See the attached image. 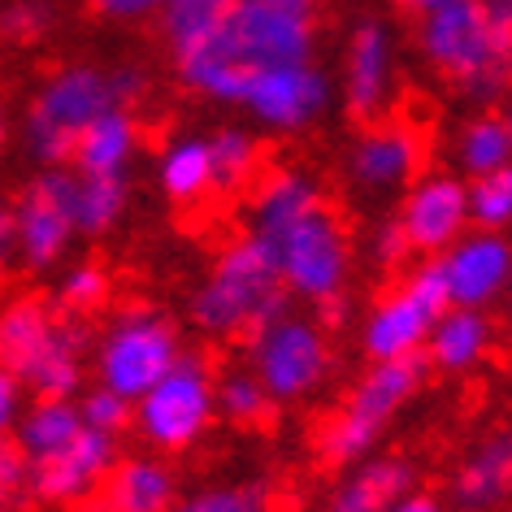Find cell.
Wrapping results in <instances>:
<instances>
[{
	"instance_id": "obj_47",
	"label": "cell",
	"mask_w": 512,
	"mask_h": 512,
	"mask_svg": "<svg viewBox=\"0 0 512 512\" xmlns=\"http://www.w3.org/2000/svg\"><path fill=\"white\" fill-rule=\"evenodd\" d=\"M395 5H400L404 14H413V18H417V14H426V9H439L443 0H395Z\"/></svg>"
},
{
	"instance_id": "obj_32",
	"label": "cell",
	"mask_w": 512,
	"mask_h": 512,
	"mask_svg": "<svg viewBox=\"0 0 512 512\" xmlns=\"http://www.w3.org/2000/svg\"><path fill=\"white\" fill-rule=\"evenodd\" d=\"M170 512H278L274 508V486L265 478H243V482H213L191 495H178Z\"/></svg>"
},
{
	"instance_id": "obj_11",
	"label": "cell",
	"mask_w": 512,
	"mask_h": 512,
	"mask_svg": "<svg viewBox=\"0 0 512 512\" xmlns=\"http://www.w3.org/2000/svg\"><path fill=\"white\" fill-rule=\"evenodd\" d=\"M14 226H18V265L35 278L57 274L70 256L74 239V170H40L14 196Z\"/></svg>"
},
{
	"instance_id": "obj_45",
	"label": "cell",
	"mask_w": 512,
	"mask_h": 512,
	"mask_svg": "<svg viewBox=\"0 0 512 512\" xmlns=\"http://www.w3.org/2000/svg\"><path fill=\"white\" fill-rule=\"evenodd\" d=\"M482 18L491 22L495 35H504V40H512V0H478Z\"/></svg>"
},
{
	"instance_id": "obj_29",
	"label": "cell",
	"mask_w": 512,
	"mask_h": 512,
	"mask_svg": "<svg viewBox=\"0 0 512 512\" xmlns=\"http://www.w3.org/2000/svg\"><path fill=\"white\" fill-rule=\"evenodd\" d=\"M131 209V178L74 174V230L79 239H105Z\"/></svg>"
},
{
	"instance_id": "obj_23",
	"label": "cell",
	"mask_w": 512,
	"mask_h": 512,
	"mask_svg": "<svg viewBox=\"0 0 512 512\" xmlns=\"http://www.w3.org/2000/svg\"><path fill=\"white\" fill-rule=\"evenodd\" d=\"M434 317L421 309V304L408 296L404 287L387 291V296L374 300V309L365 313L361 322V352L365 361H408V356H421L426 348Z\"/></svg>"
},
{
	"instance_id": "obj_17",
	"label": "cell",
	"mask_w": 512,
	"mask_h": 512,
	"mask_svg": "<svg viewBox=\"0 0 512 512\" xmlns=\"http://www.w3.org/2000/svg\"><path fill=\"white\" fill-rule=\"evenodd\" d=\"M447 296L456 309H495L512 283V243L504 230H465L452 248L439 252Z\"/></svg>"
},
{
	"instance_id": "obj_43",
	"label": "cell",
	"mask_w": 512,
	"mask_h": 512,
	"mask_svg": "<svg viewBox=\"0 0 512 512\" xmlns=\"http://www.w3.org/2000/svg\"><path fill=\"white\" fill-rule=\"evenodd\" d=\"M18 265V226H14V200L0 196V274Z\"/></svg>"
},
{
	"instance_id": "obj_46",
	"label": "cell",
	"mask_w": 512,
	"mask_h": 512,
	"mask_svg": "<svg viewBox=\"0 0 512 512\" xmlns=\"http://www.w3.org/2000/svg\"><path fill=\"white\" fill-rule=\"evenodd\" d=\"M261 5L291 9V14H313V18H317V5H322V0H261Z\"/></svg>"
},
{
	"instance_id": "obj_40",
	"label": "cell",
	"mask_w": 512,
	"mask_h": 512,
	"mask_svg": "<svg viewBox=\"0 0 512 512\" xmlns=\"http://www.w3.org/2000/svg\"><path fill=\"white\" fill-rule=\"evenodd\" d=\"M109 74V96H113V105L118 109H135L139 100H148V70L144 66H135V61H122V66H113L105 70Z\"/></svg>"
},
{
	"instance_id": "obj_15",
	"label": "cell",
	"mask_w": 512,
	"mask_h": 512,
	"mask_svg": "<svg viewBox=\"0 0 512 512\" xmlns=\"http://www.w3.org/2000/svg\"><path fill=\"white\" fill-rule=\"evenodd\" d=\"M395 79H400V48H395L391 22L361 18L343 44V74L335 96L356 122H374L391 109Z\"/></svg>"
},
{
	"instance_id": "obj_49",
	"label": "cell",
	"mask_w": 512,
	"mask_h": 512,
	"mask_svg": "<svg viewBox=\"0 0 512 512\" xmlns=\"http://www.w3.org/2000/svg\"><path fill=\"white\" fill-rule=\"evenodd\" d=\"M70 512H83V508H70Z\"/></svg>"
},
{
	"instance_id": "obj_2",
	"label": "cell",
	"mask_w": 512,
	"mask_h": 512,
	"mask_svg": "<svg viewBox=\"0 0 512 512\" xmlns=\"http://www.w3.org/2000/svg\"><path fill=\"white\" fill-rule=\"evenodd\" d=\"M287 291L278 283V265L265 239L243 230L226 248H217L213 265L187 296V326L209 343H235L274 313L287 309Z\"/></svg>"
},
{
	"instance_id": "obj_19",
	"label": "cell",
	"mask_w": 512,
	"mask_h": 512,
	"mask_svg": "<svg viewBox=\"0 0 512 512\" xmlns=\"http://www.w3.org/2000/svg\"><path fill=\"white\" fill-rule=\"evenodd\" d=\"M317 209H326V187L322 178L300 170V165H265L256 174V183L248 187V204H243V217H248V235L256 239H274L283 235L287 226H296L300 217H309Z\"/></svg>"
},
{
	"instance_id": "obj_28",
	"label": "cell",
	"mask_w": 512,
	"mask_h": 512,
	"mask_svg": "<svg viewBox=\"0 0 512 512\" xmlns=\"http://www.w3.org/2000/svg\"><path fill=\"white\" fill-rule=\"evenodd\" d=\"M79 430H83V417H79V404L74 400H61V395H31L9 434H14L18 452L27 456V465H31V460L66 447Z\"/></svg>"
},
{
	"instance_id": "obj_33",
	"label": "cell",
	"mask_w": 512,
	"mask_h": 512,
	"mask_svg": "<svg viewBox=\"0 0 512 512\" xmlns=\"http://www.w3.org/2000/svg\"><path fill=\"white\" fill-rule=\"evenodd\" d=\"M109 300H113V274L100 261H79V265H70V270L57 278V300L53 304L66 317L87 322V317L105 313Z\"/></svg>"
},
{
	"instance_id": "obj_27",
	"label": "cell",
	"mask_w": 512,
	"mask_h": 512,
	"mask_svg": "<svg viewBox=\"0 0 512 512\" xmlns=\"http://www.w3.org/2000/svg\"><path fill=\"white\" fill-rule=\"evenodd\" d=\"M209 161H213V196H243L256 174L265 170V139L248 122H226L209 131Z\"/></svg>"
},
{
	"instance_id": "obj_9",
	"label": "cell",
	"mask_w": 512,
	"mask_h": 512,
	"mask_svg": "<svg viewBox=\"0 0 512 512\" xmlns=\"http://www.w3.org/2000/svg\"><path fill=\"white\" fill-rule=\"evenodd\" d=\"M105 109H113L105 70L92 66V61L61 66L57 74H48L40 83V92L31 96L27 113H22V148H27V157L40 170L70 165L79 135Z\"/></svg>"
},
{
	"instance_id": "obj_4",
	"label": "cell",
	"mask_w": 512,
	"mask_h": 512,
	"mask_svg": "<svg viewBox=\"0 0 512 512\" xmlns=\"http://www.w3.org/2000/svg\"><path fill=\"white\" fill-rule=\"evenodd\" d=\"M417 53L478 109H495L508 92L512 40L491 31L478 0H443L439 9L417 14Z\"/></svg>"
},
{
	"instance_id": "obj_5",
	"label": "cell",
	"mask_w": 512,
	"mask_h": 512,
	"mask_svg": "<svg viewBox=\"0 0 512 512\" xmlns=\"http://www.w3.org/2000/svg\"><path fill=\"white\" fill-rule=\"evenodd\" d=\"M426 387V361L408 356V361H369V369L352 382L343 404L322 421L317 430V456L330 469H348L369 452H378L400 413L417 400Z\"/></svg>"
},
{
	"instance_id": "obj_13",
	"label": "cell",
	"mask_w": 512,
	"mask_h": 512,
	"mask_svg": "<svg viewBox=\"0 0 512 512\" xmlns=\"http://www.w3.org/2000/svg\"><path fill=\"white\" fill-rule=\"evenodd\" d=\"M343 174L369 200L400 196L417 174H426V135L400 118L365 122L343 152Z\"/></svg>"
},
{
	"instance_id": "obj_39",
	"label": "cell",
	"mask_w": 512,
	"mask_h": 512,
	"mask_svg": "<svg viewBox=\"0 0 512 512\" xmlns=\"http://www.w3.org/2000/svg\"><path fill=\"white\" fill-rule=\"evenodd\" d=\"M365 252H369V261H374L378 270H387V274H400L404 265L413 261V248H408V239H404V230H400L395 217H382V222L369 230Z\"/></svg>"
},
{
	"instance_id": "obj_37",
	"label": "cell",
	"mask_w": 512,
	"mask_h": 512,
	"mask_svg": "<svg viewBox=\"0 0 512 512\" xmlns=\"http://www.w3.org/2000/svg\"><path fill=\"white\" fill-rule=\"evenodd\" d=\"M53 22H57V9L48 5V0H14V5L0 9V35H5L9 44L44 40Z\"/></svg>"
},
{
	"instance_id": "obj_3",
	"label": "cell",
	"mask_w": 512,
	"mask_h": 512,
	"mask_svg": "<svg viewBox=\"0 0 512 512\" xmlns=\"http://www.w3.org/2000/svg\"><path fill=\"white\" fill-rule=\"evenodd\" d=\"M92 330L40 296H18L0 309V365L27 395L74 400L87 387Z\"/></svg>"
},
{
	"instance_id": "obj_16",
	"label": "cell",
	"mask_w": 512,
	"mask_h": 512,
	"mask_svg": "<svg viewBox=\"0 0 512 512\" xmlns=\"http://www.w3.org/2000/svg\"><path fill=\"white\" fill-rule=\"evenodd\" d=\"M400 222L413 256H439L469 230L465 178L456 170H426L400 191Z\"/></svg>"
},
{
	"instance_id": "obj_1",
	"label": "cell",
	"mask_w": 512,
	"mask_h": 512,
	"mask_svg": "<svg viewBox=\"0 0 512 512\" xmlns=\"http://www.w3.org/2000/svg\"><path fill=\"white\" fill-rule=\"evenodd\" d=\"M300 61H317L313 14H291V9H274L261 0H235L200 44L174 57V74L200 100L239 109L243 87L261 70L300 66Z\"/></svg>"
},
{
	"instance_id": "obj_14",
	"label": "cell",
	"mask_w": 512,
	"mask_h": 512,
	"mask_svg": "<svg viewBox=\"0 0 512 512\" xmlns=\"http://www.w3.org/2000/svg\"><path fill=\"white\" fill-rule=\"evenodd\" d=\"M118 456L122 452H118V439H113V434L83 426L66 447H57V452H48V456L27 465L31 504L61 508V512L92 504Z\"/></svg>"
},
{
	"instance_id": "obj_7",
	"label": "cell",
	"mask_w": 512,
	"mask_h": 512,
	"mask_svg": "<svg viewBox=\"0 0 512 512\" xmlns=\"http://www.w3.org/2000/svg\"><path fill=\"white\" fill-rule=\"evenodd\" d=\"M183 330L165 309L157 304H126L100 326V335H92V378L96 387L118 391L122 400H139L178 356H183Z\"/></svg>"
},
{
	"instance_id": "obj_6",
	"label": "cell",
	"mask_w": 512,
	"mask_h": 512,
	"mask_svg": "<svg viewBox=\"0 0 512 512\" xmlns=\"http://www.w3.org/2000/svg\"><path fill=\"white\" fill-rule=\"evenodd\" d=\"M243 348H248L252 378L265 387L274 408L317 400V395L330 387L335 365H339L330 330L317 322L313 313H300V309H291V304L283 313H274L270 322L248 330Z\"/></svg>"
},
{
	"instance_id": "obj_20",
	"label": "cell",
	"mask_w": 512,
	"mask_h": 512,
	"mask_svg": "<svg viewBox=\"0 0 512 512\" xmlns=\"http://www.w3.org/2000/svg\"><path fill=\"white\" fill-rule=\"evenodd\" d=\"M421 486V469L404 452H369L365 460L339 469V482L326 491L322 512H382L400 495Z\"/></svg>"
},
{
	"instance_id": "obj_31",
	"label": "cell",
	"mask_w": 512,
	"mask_h": 512,
	"mask_svg": "<svg viewBox=\"0 0 512 512\" xmlns=\"http://www.w3.org/2000/svg\"><path fill=\"white\" fill-rule=\"evenodd\" d=\"M230 5H235V0H165L152 22L161 27V44L170 48V57H178L183 48L200 44L204 35L222 22Z\"/></svg>"
},
{
	"instance_id": "obj_22",
	"label": "cell",
	"mask_w": 512,
	"mask_h": 512,
	"mask_svg": "<svg viewBox=\"0 0 512 512\" xmlns=\"http://www.w3.org/2000/svg\"><path fill=\"white\" fill-rule=\"evenodd\" d=\"M96 499L105 512H170L178 504V473L170 456L157 452L118 456Z\"/></svg>"
},
{
	"instance_id": "obj_26",
	"label": "cell",
	"mask_w": 512,
	"mask_h": 512,
	"mask_svg": "<svg viewBox=\"0 0 512 512\" xmlns=\"http://www.w3.org/2000/svg\"><path fill=\"white\" fill-rule=\"evenodd\" d=\"M452 170L460 178H478L512 170V122L504 109H478L452 135Z\"/></svg>"
},
{
	"instance_id": "obj_36",
	"label": "cell",
	"mask_w": 512,
	"mask_h": 512,
	"mask_svg": "<svg viewBox=\"0 0 512 512\" xmlns=\"http://www.w3.org/2000/svg\"><path fill=\"white\" fill-rule=\"evenodd\" d=\"M400 287L430 317H439L443 309H452V296H447V278H443V261H439V256H417V261H408Z\"/></svg>"
},
{
	"instance_id": "obj_10",
	"label": "cell",
	"mask_w": 512,
	"mask_h": 512,
	"mask_svg": "<svg viewBox=\"0 0 512 512\" xmlns=\"http://www.w3.org/2000/svg\"><path fill=\"white\" fill-rule=\"evenodd\" d=\"M278 265V283H283L287 300L326 309L335 300L352 296V270H356V248L343 226V217L330 209H317L287 226L283 235L265 239Z\"/></svg>"
},
{
	"instance_id": "obj_12",
	"label": "cell",
	"mask_w": 512,
	"mask_h": 512,
	"mask_svg": "<svg viewBox=\"0 0 512 512\" xmlns=\"http://www.w3.org/2000/svg\"><path fill=\"white\" fill-rule=\"evenodd\" d=\"M335 74L317 61H300V66H278L261 70L243 87L239 109L252 118L256 131L270 135H304L317 122L330 118L335 109Z\"/></svg>"
},
{
	"instance_id": "obj_18",
	"label": "cell",
	"mask_w": 512,
	"mask_h": 512,
	"mask_svg": "<svg viewBox=\"0 0 512 512\" xmlns=\"http://www.w3.org/2000/svg\"><path fill=\"white\" fill-rule=\"evenodd\" d=\"M512 495V439L508 430H486L465 447L447 473L443 504L452 512H504Z\"/></svg>"
},
{
	"instance_id": "obj_35",
	"label": "cell",
	"mask_w": 512,
	"mask_h": 512,
	"mask_svg": "<svg viewBox=\"0 0 512 512\" xmlns=\"http://www.w3.org/2000/svg\"><path fill=\"white\" fill-rule=\"evenodd\" d=\"M74 404H79V417L87 430H100V434H113L118 439L122 430H131V400H122L118 391L109 387H83L74 395Z\"/></svg>"
},
{
	"instance_id": "obj_41",
	"label": "cell",
	"mask_w": 512,
	"mask_h": 512,
	"mask_svg": "<svg viewBox=\"0 0 512 512\" xmlns=\"http://www.w3.org/2000/svg\"><path fill=\"white\" fill-rule=\"evenodd\" d=\"M165 0H92V9L105 22H118V27H139V22H152Z\"/></svg>"
},
{
	"instance_id": "obj_8",
	"label": "cell",
	"mask_w": 512,
	"mask_h": 512,
	"mask_svg": "<svg viewBox=\"0 0 512 512\" xmlns=\"http://www.w3.org/2000/svg\"><path fill=\"white\" fill-rule=\"evenodd\" d=\"M213 382L217 369L209 356L183 348V356L131 404V426L139 443L157 456H183L191 447H200V439L217 421Z\"/></svg>"
},
{
	"instance_id": "obj_24",
	"label": "cell",
	"mask_w": 512,
	"mask_h": 512,
	"mask_svg": "<svg viewBox=\"0 0 512 512\" xmlns=\"http://www.w3.org/2000/svg\"><path fill=\"white\" fill-rule=\"evenodd\" d=\"M157 191L174 209H196L213 196V161H209V135L204 131H178L161 144L157 165H152Z\"/></svg>"
},
{
	"instance_id": "obj_48",
	"label": "cell",
	"mask_w": 512,
	"mask_h": 512,
	"mask_svg": "<svg viewBox=\"0 0 512 512\" xmlns=\"http://www.w3.org/2000/svg\"><path fill=\"white\" fill-rule=\"evenodd\" d=\"M5 144H9V113L0 105V152H5Z\"/></svg>"
},
{
	"instance_id": "obj_34",
	"label": "cell",
	"mask_w": 512,
	"mask_h": 512,
	"mask_svg": "<svg viewBox=\"0 0 512 512\" xmlns=\"http://www.w3.org/2000/svg\"><path fill=\"white\" fill-rule=\"evenodd\" d=\"M465 209L473 230H504L512 222V170L465 178Z\"/></svg>"
},
{
	"instance_id": "obj_25",
	"label": "cell",
	"mask_w": 512,
	"mask_h": 512,
	"mask_svg": "<svg viewBox=\"0 0 512 512\" xmlns=\"http://www.w3.org/2000/svg\"><path fill=\"white\" fill-rule=\"evenodd\" d=\"M139 157V122L131 109H105L92 126L79 135L70 157L74 174H109V178H131V165Z\"/></svg>"
},
{
	"instance_id": "obj_21",
	"label": "cell",
	"mask_w": 512,
	"mask_h": 512,
	"mask_svg": "<svg viewBox=\"0 0 512 512\" xmlns=\"http://www.w3.org/2000/svg\"><path fill=\"white\" fill-rule=\"evenodd\" d=\"M495 343H499V326L491 309H456L452 304L430 322L421 361H426V369H439L447 378H465L491 361Z\"/></svg>"
},
{
	"instance_id": "obj_30",
	"label": "cell",
	"mask_w": 512,
	"mask_h": 512,
	"mask_svg": "<svg viewBox=\"0 0 512 512\" xmlns=\"http://www.w3.org/2000/svg\"><path fill=\"white\" fill-rule=\"evenodd\" d=\"M213 404H217V421H226V426H239V430L261 426V421H270V413H274V400L265 395L261 382L252 378L248 365L217 374V382H213Z\"/></svg>"
},
{
	"instance_id": "obj_44",
	"label": "cell",
	"mask_w": 512,
	"mask_h": 512,
	"mask_svg": "<svg viewBox=\"0 0 512 512\" xmlns=\"http://www.w3.org/2000/svg\"><path fill=\"white\" fill-rule=\"evenodd\" d=\"M382 512H452L443 504V495L439 491H426V486H413L408 495H400L391 508H382Z\"/></svg>"
},
{
	"instance_id": "obj_42",
	"label": "cell",
	"mask_w": 512,
	"mask_h": 512,
	"mask_svg": "<svg viewBox=\"0 0 512 512\" xmlns=\"http://www.w3.org/2000/svg\"><path fill=\"white\" fill-rule=\"evenodd\" d=\"M27 387H22V382L9 374L5 365H0V434H9L14 430V421L22 417V408H27Z\"/></svg>"
},
{
	"instance_id": "obj_38",
	"label": "cell",
	"mask_w": 512,
	"mask_h": 512,
	"mask_svg": "<svg viewBox=\"0 0 512 512\" xmlns=\"http://www.w3.org/2000/svg\"><path fill=\"white\" fill-rule=\"evenodd\" d=\"M31 486H27V456L18 452L14 434H0V512H27Z\"/></svg>"
}]
</instances>
